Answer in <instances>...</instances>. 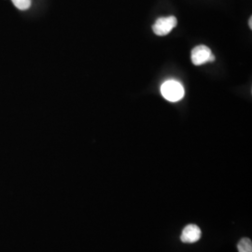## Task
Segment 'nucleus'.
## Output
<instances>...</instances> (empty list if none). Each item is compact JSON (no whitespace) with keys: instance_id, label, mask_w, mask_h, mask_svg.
I'll list each match as a JSON object with an SVG mask.
<instances>
[{"instance_id":"nucleus-5","label":"nucleus","mask_w":252,"mask_h":252,"mask_svg":"<svg viewBox=\"0 0 252 252\" xmlns=\"http://www.w3.org/2000/svg\"><path fill=\"white\" fill-rule=\"evenodd\" d=\"M238 252H252V242L250 238H242L237 244Z\"/></svg>"},{"instance_id":"nucleus-1","label":"nucleus","mask_w":252,"mask_h":252,"mask_svg":"<svg viewBox=\"0 0 252 252\" xmlns=\"http://www.w3.org/2000/svg\"><path fill=\"white\" fill-rule=\"evenodd\" d=\"M162 95L169 102H178L184 96V88L179 81L169 80L161 86Z\"/></svg>"},{"instance_id":"nucleus-2","label":"nucleus","mask_w":252,"mask_h":252,"mask_svg":"<svg viewBox=\"0 0 252 252\" xmlns=\"http://www.w3.org/2000/svg\"><path fill=\"white\" fill-rule=\"evenodd\" d=\"M177 18L174 16L159 18L153 25V32L157 36H166L177 26Z\"/></svg>"},{"instance_id":"nucleus-7","label":"nucleus","mask_w":252,"mask_h":252,"mask_svg":"<svg viewBox=\"0 0 252 252\" xmlns=\"http://www.w3.org/2000/svg\"><path fill=\"white\" fill-rule=\"evenodd\" d=\"M249 25H250V28L252 29V17L250 18V22H249Z\"/></svg>"},{"instance_id":"nucleus-6","label":"nucleus","mask_w":252,"mask_h":252,"mask_svg":"<svg viewBox=\"0 0 252 252\" xmlns=\"http://www.w3.org/2000/svg\"><path fill=\"white\" fill-rule=\"evenodd\" d=\"M13 5L20 10H27L31 6V0H11Z\"/></svg>"},{"instance_id":"nucleus-4","label":"nucleus","mask_w":252,"mask_h":252,"mask_svg":"<svg viewBox=\"0 0 252 252\" xmlns=\"http://www.w3.org/2000/svg\"><path fill=\"white\" fill-rule=\"evenodd\" d=\"M202 236L201 229L195 224L186 226L180 235V240L185 244H193L197 242Z\"/></svg>"},{"instance_id":"nucleus-3","label":"nucleus","mask_w":252,"mask_h":252,"mask_svg":"<svg viewBox=\"0 0 252 252\" xmlns=\"http://www.w3.org/2000/svg\"><path fill=\"white\" fill-rule=\"evenodd\" d=\"M191 61L195 65H201L207 62L215 61V56L207 46H197L191 52Z\"/></svg>"}]
</instances>
